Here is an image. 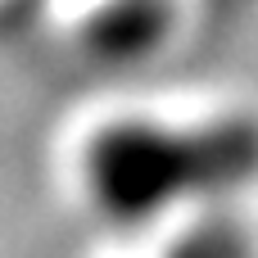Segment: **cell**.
<instances>
[{
	"label": "cell",
	"instance_id": "6da1fadb",
	"mask_svg": "<svg viewBox=\"0 0 258 258\" xmlns=\"http://www.w3.org/2000/svg\"><path fill=\"white\" fill-rule=\"evenodd\" d=\"M258 177V122L213 118L177 127L159 118H113L82 145L86 200L118 227H141L186 200L222 195Z\"/></svg>",
	"mask_w": 258,
	"mask_h": 258
},
{
	"label": "cell",
	"instance_id": "7a4b0ae2",
	"mask_svg": "<svg viewBox=\"0 0 258 258\" xmlns=\"http://www.w3.org/2000/svg\"><path fill=\"white\" fill-rule=\"evenodd\" d=\"M163 5L159 0H104L86 23V45L100 59H136L163 36Z\"/></svg>",
	"mask_w": 258,
	"mask_h": 258
}]
</instances>
